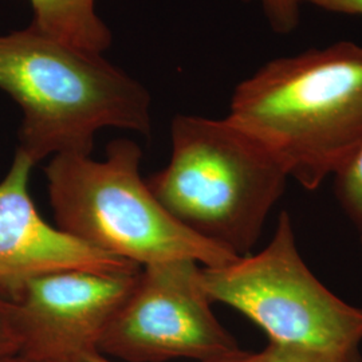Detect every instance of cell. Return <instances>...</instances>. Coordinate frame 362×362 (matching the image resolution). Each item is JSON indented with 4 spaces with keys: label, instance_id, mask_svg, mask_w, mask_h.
<instances>
[{
    "label": "cell",
    "instance_id": "cell-3",
    "mask_svg": "<svg viewBox=\"0 0 362 362\" xmlns=\"http://www.w3.org/2000/svg\"><path fill=\"white\" fill-rule=\"evenodd\" d=\"M172 156L146 184L189 231L236 257L250 255L290 179L284 165L226 117L177 115Z\"/></svg>",
    "mask_w": 362,
    "mask_h": 362
},
{
    "label": "cell",
    "instance_id": "cell-10",
    "mask_svg": "<svg viewBox=\"0 0 362 362\" xmlns=\"http://www.w3.org/2000/svg\"><path fill=\"white\" fill-rule=\"evenodd\" d=\"M338 197L362 235V144L336 175Z\"/></svg>",
    "mask_w": 362,
    "mask_h": 362
},
{
    "label": "cell",
    "instance_id": "cell-6",
    "mask_svg": "<svg viewBox=\"0 0 362 362\" xmlns=\"http://www.w3.org/2000/svg\"><path fill=\"white\" fill-rule=\"evenodd\" d=\"M202 269L194 260L141 267L98 353L116 362H206L240 354L238 341L212 311Z\"/></svg>",
    "mask_w": 362,
    "mask_h": 362
},
{
    "label": "cell",
    "instance_id": "cell-7",
    "mask_svg": "<svg viewBox=\"0 0 362 362\" xmlns=\"http://www.w3.org/2000/svg\"><path fill=\"white\" fill-rule=\"evenodd\" d=\"M139 274L66 270L33 279L16 300H4L18 353L42 362H81L98 353Z\"/></svg>",
    "mask_w": 362,
    "mask_h": 362
},
{
    "label": "cell",
    "instance_id": "cell-11",
    "mask_svg": "<svg viewBox=\"0 0 362 362\" xmlns=\"http://www.w3.org/2000/svg\"><path fill=\"white\" fill-rule=\"evenodd\" d=\"M258 3L272 30L290 34L297 28L302 15V0H248Z\"/></svg>",
    "mask_w": 362,
    "mask_h": 362
},
{
    "label": "cell",
    "instance_id": "cell-16",
    "mask_svg": "<svg viewBox=\"0 0 362 362\" xmlns=\"http://www.w3.org/2000/svg\"><path fill=\"white\" fill-rule=\"evenodd\" d=\"M0 362H42L28 358L26 356L21 354V353H15V354H8V356H3L0 357Z\"/></svg>",
    "mask_w": 362,
    "mask_h": 362
},
{
    "label": "cell",
    "instance_id": "cell-5",
    "mask_svg": "<svg viewBox=\"0 0 362 362\" xmlns=\"http://www.w3.org/2000/svg\"><path fill=\"white\" fill-rule=\"evenodd\" d=\"M202 274L214 302L240 311L272 344L358 360L362 309L337 297L306 266L286 211L262 251L226 266L203 267Z\"/></svg>",
    "mask_w": 362,
    "mask_h": 362
},
{
    "label": "cell",
    "instance_id": "cell-9",
    "mask_svg": "<svg viewBox=\"0 0 362 362\" xmlns=\"http://www.w3.org/2000/svg\"><path fill=\"white\" fill-rule=\"evenodd\" d=\"M39 33L85 52L103 54L112 31L97 13L95 0H30Z\"/></svg>",
    "mask_w": 362,
    "mask_h": 362
},
{
    "label": "cell",
    "instance_id": "cell-4",
    "mask_svg": "<svg viewBox=\"0 0 362 362\" xmlns=\"http://www.w3.org/2000/svg\"><path fill=\"white\" fill-rule=\"evenodd\" d=\"M143 151L128 139L91 156L57 155L45 168L57 228L78 242L139 266L194 260L220 267L239 258L175 219L140 173Z\"/></svg>",
    "mask_w": 362,
    "mask_h": 362
},
{
    "label": "cell",
    "instance_id": "cell-13",
    "mask_svg": "<svg viewBox=\"0 0 362 362\" xmlns=\"http://www.w3.org/2000/svg\"><path fill=\"white\" fill-rule=\"evenodd\" d=\"M19 351V341L7 315L4 300L0 299V357Z\"/></svg>",
    "mask_w": 362,
    "mask_h": 362
},
{
    "label": "cell",
    "instance_id": "cell-1",
    "mask_svg": "<svg viewBox=\"0 0 362 362\" xmlns=\"http://www.w3.org/2000/svg\"><path fill=\"white\" fill-rule=\"evenodd\" d=\"M227 118L305 189L336 176L362 144V46L337 42L272 59L242 81Z\"/></svg>",
    "mask_w": 362,
    "mask_h": 362
},
{
    "label": "cell",
    "instance_id": "cell-14",
    "mask_svg": "<svg viewBox=\"0 0 362 362\" xmlns=\"http://www.w3.org/2000/svg\"><path fill=\"white\" fill-rule=\"evenodd\" d=\"M302 3L327 13L362 16V0H302Z\"/></svg>",
    "mask_w": 362,
    "mask_h": 362
},
{
    "label": "cell",
    "instance_id": "cell-15",
    "mask_svg": "<svg viewBox=\"0 0 362 362\" xmlns=\"http://www.w3.org/2000/svg\"><path fill=\"white\" fill-rule=\"evenodd\" d=\"M266 360V351L264 349L262 351H246L243 350L240 354L233 356V357H228V358H223V360H215V361H206V362H264ZM81 362H116L110 358H106L103 354L95 353V354H90L88 357H85Z\"/></svg>",
    "mask_w": 362,
    "mask_h": 362
},
{
    "label": "cell",
    "instance_id": "cell-2",
    "mask_svg": "<svg viewBox=\"0 0 362 362\" xmlns=\"http://www.w3.org/2000/svg\"><path fill=\"white\" fill-rule=\"evenodd\" d=\"M0 89L22 110L19 146L35 165L49 156H91L106 128L149 136L151 94L106 61L34 27L0 35Z\"/></svg>",
    "mask_w": 362,
    "mask_h": 362
},
{
    "label": "cell",
    "instance_id": "cell-12",
    "mask_svg": "<svg viewBox=\"0 0 362 362\" xmlns=\"http://www.w3.org/2000/svg\"><path fill=\"white\" fill-rule=\"evenodd\" d=\"M264 362H357L344 354L322 351V350L308 349L291 345H279L270 342L264 349Z\"/></svg>",
    "mask_w": 362,
    "mask_h": 362
},
{
    "label": "cell",
    "instance_id": "cell-8",
    "mask_svg": "<svg viewBox=\"0 0 362 362\" xmlns=\"http://www.w3.org/2000/svg\"><path fill=\"white\" fill-rule=\"evenodd\" d=\"M34 164L16 151L0 181V299L13 302L35 278L66 270L136 274L141 266L86 246L46 223L30 196Z\"/></svg>",
    "mask_w": 362,
    "mask_h": 362
}]
</instances>
